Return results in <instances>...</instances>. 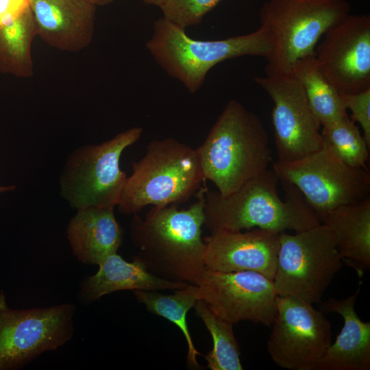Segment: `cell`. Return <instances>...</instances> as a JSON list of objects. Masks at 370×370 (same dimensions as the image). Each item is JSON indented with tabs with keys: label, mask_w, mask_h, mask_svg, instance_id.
Instances as JSON below:
<instances>
[{
	"label": "cell",
	"mask_w": 370,
	"mask_h": 370,
	"mask_svg": "<svg viewBox=\"0 0 370 370\" xmlns=\"http://www.w3.org/2000/svg\"><path fill=\"white\" fill-rule=\"evenodd\" d=\"M273 169L280 182L291 184L301 192L318 217L370 197L367 169L346 164L323 142L319 149L301 159L278 160Z\"/></svg>",
	"instance_id": "9c48e42d"
},
{
	"label": "cell",
	"mask_w": 370,
	"mask_h": 370,
	"mask_svg": "<svg viewBox=\"0 0 370 370\" xmlns=\"http://www.w3.org/2000/svg\"><path fill=\"white\" fill-rule=\"evenodd\" d=\"M277 312L267 352L280 367L317 370L332 344L331 324L313 304L293 297L276 298Z\"/></svg>",
	"instance_id": "8fae6325"
},
{
	"label": "cell",
	"mask_w": 370,
	"mask_h": 370,
	"mask_svg": "<svg viewBox=\"0 0 370 370\" xmlns=\"http://www.w3.org/2000/svg\"><path fill=\"white\" fill-rule=\"evenodd\" d=\"M206 188L198 190L197 201L186 209L171 204L153 206L145 217L134 214L130 237L138 252L133 258L158 277L197 285L206 269L201 234Z\"/></svg>",
	"instance_id": "6da1fadb"
},
{
	"label": "cell",
	"mask_w": 370,
	"mask_h": 370,
	"mask_svg": "<svg viewBox=\"0 0 370 370\" xmlns=\"http://www.w3.org/2000/svg\"><path fill=\"white\" fill-rule=\"evenodd\" d=\"M98 266V271L80 284L77 297L84 304L119 291H175L188 285L158 277L138 260L133 258L132 262H127L117 253L108 256Z\"/></svg>",
	"instance_id": "d6986e66"
},
{
	"label": "cell",
	"mask_w": 370,
	"mask_h": 370,
	"mask_svg": "<svg viewBox=\"0 0 370 370\" xmlns=\"http://www.w3.org/2000/svg\"><path fill=\"white\" fill-rule=\"evenodd\" d=\"M291 73L301 85L321 125L347 115L340 92L319 70L315 53L298 59Z\"/></svg>",
	"instance_id": "44dd1931"
},
{
	"label": "cell",
	"mask_w": 370,
	"mask_h": 370,
	"mask_svg": "<svg viewBox=\"0 0 370 370\" xmlns=\"http://www.w3.org/2000/svg\"><path fill=\"white\" fill-rule=\"evenodd\" d=\"M336 236V248L343 260L361 270L370 268V197L341 206L319 217Z\"/></svg>",
	"instance_id": "ffe728a7"
},
{
	"label": "cell",
	"mask_w": 370,
	"mask_h": 370,
	"mask_svg": "<svg viewBox=\"0 0 370 370\" xmlns=\"http://www.w3.org/2000/svg\"><path fill=\"white\" fill-rule=\"evenodd\" d=\"M347 0H268L260 11V25L271 33L273 48L266 75L291 72L299 58L314 53L320 38L350 13Z\"/></svg>",
	"instance_id": "8992f818"
},
{
	"label": "cell",
	"mask_w": 370,
	"mask_h": 370,
	"mask_svg": "<svg viewBox=\"0 0 370 370\" xmlns=\"http://www.w3.org/2000/svg\"><path fill=\"white\" fill-rule=\"evenodd\" d=\"M143 1L146 4L153 5L161 8L169 1V0H143Z\"/></svg>",
	"instance_id": "f1b7e54d"
},
{
	"label": "cell",
	"mask_w": 370,
	"mask_h": 370,
	"mask_svg": "<svg viewBox=\"0 0 370 370\" xmlns=\"http://www.w3.org/2000/svg\"><path fill=\"white\" fill-rule=\"evenodd\" d=\"M260 118L239 101H229L196 149L206 180L229 195L269 169L271 151Z\"/></svg>",
	"instance_id": "3957f363"
},
{
	"label": "cell",
	"mask_w": 370,
	"mask_h": 370,
	"mask_svg": "<svg viewBox=\"0 0 370 370\" xmlns=\"http://www.w3.org/2000/svg\"><path fill=\"white\" fill-rule=\"evenodd\" d=\"M146 48L169 76L195 93L216 64L245 56L267 59L273 51V42L269 31L261 25L245 35L216 40H195L186 34L185 28L162 17L154 22Z\"/></svg>",
	"instance_id": "277c9868"
},
{
	"label": "cell",
	"mask_w": 370,
	"mask_h": 370,
	"mask_svg": "<svg viewBox=\"0 0 370 370\" xmlns=\"http://www.w3.org/2000/svg\"><path fill=\"white\" fill-rule=\"evenodd\" d=\"M66 236L78 260L99 265L117 252L123 233L115 218L114 207L89 206L77 210L69 223Z\"/></svg>",
	"instance_id": "ac0fdd59"
},
{
	"label": "cell",
	"mask_w": 370,
	"mask_h": 370,
	"mask_svg": "<svg viewBox=\"0 0 370 370\" xmlns=\"http://www.w3.org/2000/svg\"><path fill=\"white\" fill-rule=\"evenodd\" d=\"M132 168L117 205L125 214L186 202L206 186L196 149L173 138L151 140Z\"/></svg>",
	"instance_id": "5b68a950"
},
{
	"label": "cell",
	"mask_w": 370,
	"mask_h": 370,
	"mask_svg": "<svg viewBox=\"0 0 370 370\" xmlns=\"http://www.w3.org/2000/svg\"><path fill=\"white\" fill-rule=\"evenodd\" d=\"M221 0H169L160 8L163 18L184 28L199 25Z\"/></svg>",
	"instance_id": "484cf974"
},
{
	"label": "cell",
	"mask_w": 370,
	"mask_h": 370,
	"mask_svg": "<svg viewBox=\"0 0 370 370\" xmlns=\"http://www.w3.org/2000/svg\"><path fill=\"white\" fill-rule=\"evenodd\" d=\"M314 51L317 66L341 93L370 88V15L351 14L330 28Z\"/></svg>",
	"instance_id": "5bb4252c"
},
{
	"label": "cell",
	"mask_w": 370,
	"mask_h": 370,
	"mask_svg": "<svg viewBox=\"0 0 370 370\" xmlns=\"http://www.w3.org/2000/svg\"><path fill=\"white\" fill-rule=\"evenodd\" d=\"M136 299L143 304L147 310L162 317L177 325L186 341L187 362L190 367L199 369L197 357L200 353L195 348L186 321L188 310L199 299L198 286L188 284L186 287L174 291L173 294H162L157 291H134Z\"/></svg>",
	"instance_id": "603a6c76"
},
{
	"label": "cell",
	"mask_w": 370,
	"mask_h": 370,
	"mask_svg": "<svg viewBox=\"0 0 370 370\" xmlns=\"http://www.w3.org/2000/svg\"><path fill=\"white\" fill-rule=\"evenodd\" d=\"M76 306L10 308L0 291V370L20 369L41 354L64 345L74 333Z\"/></svg>",
	"instance_id": "30bf717a"
},
{
	"label": "cell",
	"mask_w": 370,
	"mask_h": 370,
	"mask_svg": "<svg viewBox=\"0 0 370 370\" xmlns=\"http://www.w3.org/2000/svg\"><path fill=\"white\" fill-rule=\"evenodd\" d=\"M14 188H15L14 186H0V193L7 192V191L13 190H14Z\"/></svg>",
	"instance_id": "4dcf8cb0"
},
{
	"label": "cell",
	"mask_w": 370,
	"mask_h": 370,
	"mask_svg": "<svg viewBox=\"0 0 370 370\" xmlns=\"http://www.w3.org/2000/svg\"><path fill=\"white\" fill-rule=\"evenodd\" d=\"M28 5L23 0H0V26L12 22Z\"/></svg>",
	"instance_id": "83f0119b"
},
{
	"label": "cell",
	"mask_w": 370,
	"mask_h": 370,
	"mask_svg": "<svg viewBox=\"0 0 370 370\" xmlns=\"http://www.w3.org/2000/svg\"><path fill=\"white\" fill-rule=\"evenodd\" d=\"M142 133V127H134L100 144L75 149L60 173L61 196L76 210L117 206L127 177L120 166L121 156Z\"/></svg>",
	"instance_id": "ba28073f"
},
{
	"label": "cell",
	"mask_w": 370,
	"mask_h": 370,
	"mask_svg": "<svg viewBox=\"0 0 370 370\" xmlns=\"http://www.w3.org/2000/svg\"><path fill=\"white\" fill-rule=\"evenodd\" d=\"M358 293L359 288L346 298H330L319 303L320 310L339 314L344 323L317 370L370 369V323L362 321L354 309Z\"/></svg>",
	"instance_id": "e0dca14e"
},
{
	"label": "cell",
	"mask_w": 370,
	"mask_h": 370,
	"mask_svg": "<svg viewBox=\"0 0 370 370\" xmlns=\"http://www.w3.org/2000/svg\"><path fill=\"white\" fill-rule=\"evenodd\" d=\"M37 35L52 47L77 52L93 37L97 6L85 0H29Z\"/></svg>",
	"instance_id": "2e32d148"
},
{
	"label": "cell",
	"mask_w": 370,
	"mask_h": 370,
	"mask_svg": "<svg viewBox=\"0 0 370 370\" xmlns=\"http://www.w3.org/2000/svg\"><path fill=\"white\" fill-rule=\"evenodd\" d=\"M322 126L323 142L339 159L350 166L367 169L370 147L348 115Z\"/></svg>",
	"instance_id": "d4e9b609"
},
{
	"label": "cell",
	"mask_w": 370,
	"mask_h": 370,
	"mask_svg": "<svg viewBox=\"0 0 370 370\" xmlns=\"http://www.w3.org/2000/svg\"><path fill=\"white\" fill-rule=\"evenodd\" d=\"M204 213L210 233L253 228L297 232L321 223L301 192L280 182L273 169L227 196L206 188Z\"/></svg>",
	"instance_id": "7a4b0ae2"
},
{
	"label": "cell",
	"mask_w": 370,
	"mask_h": 370,
	"mask_svg": "<svg viewBox=\"0 0 370 370\" xmlns=\"http://www.w3.org/2000/svg\"><path fill=\"white\" fill-rule=\"evenodd\" d=\"M95 6L106 5L112 3L114 0H85Z\"/></svg>",
	"instance_id": "f546056e"
},
{
	"label": "cell",
	"mask_w": 370,
	"mask_h": 370,
	"mask_svg": "<svg viewBox=\"0 0 370 370\" xmlns=\"http://www.w3.org/2000/svg\"><path fill=\"white\" fill-rule=\"evenodd\" d=\"M254 79L273 103L271 121L278 160L295 161L319 149L323 145L321 125L292 73Z\"/></svg>",
	"instance_id": "7c38bea8"
},
{
	"label": "cell",
	"mask_w": 370,
	"mask_h": 370,
	"mask_svg": "<svg viewBox=\"0 0 370 370\" xmlns=\"http://www.w3.org/2000/svg\"><path fill=\"white\" fill-rule=\"evenodd\" d=\"M280 234L253 228L246 232L219 230L205 237L206 269L254 271L273 280L280 248Z\"/></svg>",
	"instance_id": "9a60e30c"
},
{
	"label": "cell",
	"mask_w": 370,
	"mask_h": 370,
	"mask_svg": "<svg viewBox=\"0 0 370 370\" xmlns=\"http://www.w3.org/2000/svg\"><path fill=\"white\" fill-rule=\"evenodd\" d=\"M343 265L336 236L320 223L295 234L281 232L273 279L277 295L319 304Z\"/></svg>",
	"instance_id": "52a82bcc"
},
{
	"label": "cell",
	"mask_w": 370,
	"mask_h": 370,
	"mask_svg": "<svg viewBox=\"0 0 370 370\" xmlns=\"http://www.w3.org/2000/svg\"><path fill=\"white\" fill-rule=\"evenodd\" d=\"M197 285L199 299L225 321L234 325L249 321L271 326L278 295L273 280L263 275L205 269Z\"/></svg>",
	"instance_id": "4fadbf2b"
},
{
	"label": "cell",
	"mask_w": 370,
	"mask_h": 370,
	"mask_svg": "<svg viewBox=\"0 0 370 370\" xmlns=\"http://www.w3.org/2000/svg\"><path fill=\"white\" fill-rule=\"evenodd\" d=\"M37 36L29 5L12 22L0 26V71L17 77L34 73L32 43Z\"/></svg>",
	"instance_id": "7402d4cb"
},
{
	"label": "cell",
	"mask_w": 370,
	"mask_h": 370,
	"mask_svg": "<svg viewBox=\"0 0 370 370\" xmlns=\"http://www.w3.org/2000/svg\"><path fill=\"white\" fill-rule=\"evenodd\" d=\"M346 110L352 112L350 119L360 124L363 137L370 147V88L356 93H341Z\"/></svg>",
	"instance_id": "4316f807"
},
{
	"label": "cell",
	"mask_w": 370,
	"mask_h": 370,
	"mask_svg": "<svg viewBox=\"0 0 370 370\" xmlns=\"http://www.w3.org/2000/svg\"><path fill=\"white\" fill-rule=\"evenodd\" d=\"M194 308L212 338V349L204 356L207 367L211 370H242L233 324L217 316L202 299L197 300Z\"/></svg>",
	"instance_id": "cb8c5ba5"
}]
</instances>
